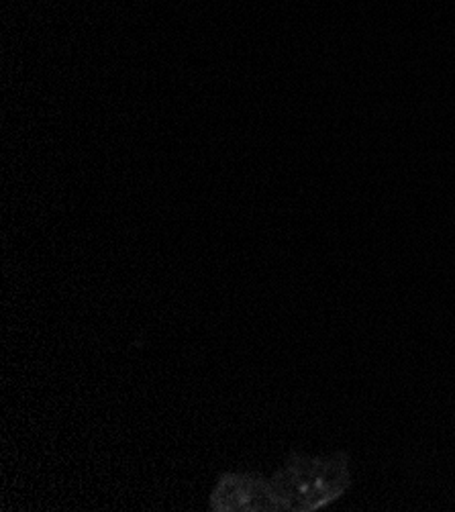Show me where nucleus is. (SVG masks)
Masks as SVG:
<instances>
[{
    "label": "nucleus",
    "mask_w": 455,
    "mask_h": 512,
    "mask_svg": "<svg viewBox=\"0 0 455 512\" xmlns=\"http://www.w3.org/2000/svg\"><path fill=\"white\" fill-rule=\"evenodd\" d=\"M213 510L231 512V510H282L280 502L272 490V484L258 476H239L225 474L213 496Z\"/></svg>",
    "instance_id": "1"
}]
</instances>
